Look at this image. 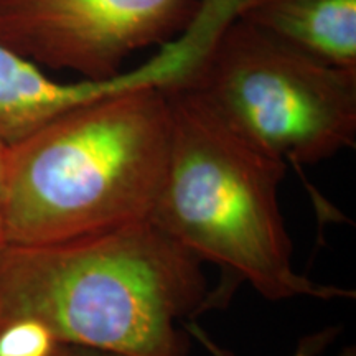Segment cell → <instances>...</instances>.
Here are the masks:
<instances>
[{
	"instance_id": "9c48e42d",
	"label": "cell",
	"mask_w": 356,
	"mask_h": 356,
	"mask_svg": "<svg viewBox=\"0 0 356 356\" xmlns=\"http://www.w3.org/2000/svg\"><path fill=\"white\" fill-rule=\"evenodd\" d=\"M185 332L188 333V337L195 338L200 345H203L204 348L210 351L211 356H234L229 350L218 345L216 341L195 322H186ZM338 335H340V327H327L323 328V330L309 333V335L300 338L296 353L292 356H320L333 343V341H335V338Z\"/></svg>"
},
{
	"instance_id": "3957f363",
	"label": "cell",
	"mask_w": 356,
	"mask_h": 356,
	"mask_svg": "<svg viewBox=\"0 0 356 356\" xmlns=\"http://www.w3.org/2000/svg\"><path fill=\"white\" fill-rule=\"evenodd\" d=\"M172 142L150 215L200 261L228 267L267 300L355 299L292 264V241L277 202L287 163L234 134L193 97L168 86Z\"/></svg>"
},
{
	"instance_id": "8fae6325",
	"label": "cell",
	"mask_w": 356,
	"mask_h": 356,
	"mask_svg": "<svg viewBox=\"0 0 356 356\" xmlns=\"http://www.w3.org/2000/svg\"><path fill=\"white\" fill-rule=\"evenodd\" d=\"M8 145L0 142V244H3V193H6V173H7Z\"/></svg>"
},
{
	"instance_id": "8992f818",
	"label": "cell",
	"mask_w": 356,
	"mask_h": 356,
	"mask_svg": "<svg viewBox=\"0 0 356 356\" xmlns=\"http://www.w3.org/2000/svg\"><path fill=\"white\" fill-rule=\"evenodd\" d=\"M162 76L160 65L149 60L104 81L58 83L0 44V142L17 144L65 111L129 89L157 86Z\"/></svg>"
},
{
	"instance_id": "30bf717a",
	"label": "cell",
	"mask_w": 356,
	"mask_h": 356,
	"mask_svg": "<svg viewBox=\"0 0 356 356\" xmlns=\"http://www.w3.org/2000/svg\"><path fill=\"white\" fill-rule=\"evenodd\" d=\"M50 356H126V355L114 353V351L91 348V346L58 343L55 348H53Z\"/></svg>"
},
{
	"instance_id": "7a4b0ae2",
	"label": "cell",
	"mask_w": 356,
	"mask_h": 356,
	"mask_svg": "<svg viewBox=\"0 0 356 356\" xmlns=\"http://www.w3.org/2000/svg\"><path fill=\"white\" fill-rule=\"evenodd\" d=\"M170 142V104L159 86L56 115L8 145L3 241L58 243L149 220Z\"/></svg>"
},
{
	"instance_id": "5b68a950",
	"label": "cell",
	"mask_w": 356,
	"mask_h": 356,
	"mask_svg": "<svg viewBox=\"0 0 356 356\" xmlns=\"http://www.w3.org/2000/svg\"><path fill=\"white\" fill-rule=\"evenodd\" d=\"M202 0H0V44L88 81L122 73L134 51L188 29Z\"/></svg>"
},
{
	"instance_id": "52a82bcc",
	"label": "cell",
	"mask_w": 356,
	"mask_h": 356,
	"mask_svg": "<svg viewBox=\"0 0 356 356\" xmlns=\"http://www.w3.org/2000/svg\"><path fill=\"white\" fill-rule=\"evenodd\" d=\"M238 17L323 63L356 68V0H251Z\"/></svg>"
},
{
	"instance_id": "ba28073f",
	"label": "cell",
	"mask_w": 356,
	"mask_h": 356,
	"mask_svg": "<svg viewBox=\"0 0 356 356\" xmlns=\"http://www.w3.org/2000/svg\"><path fill=\"white\" fill-rule=\"evenodd\" d=\"M58 341L35 323H10L0 328V356H50Z\"/></svg>"
},
{
	"instance_id": "6da1fadb",
	"label": "cell",
	"mask_w": 356,
	"mask_h": 356,
	"mask_svg": "<svg viewBox=\"0 0 356 356\" xmlns=\"http://www.w3.org/2000/svg\"><path fill=\"white\" fill-rule=\"evenodd\" d=\"M202 261L150 220L47 244H0V328L126 356H186L207 304Z\"/></svg>"
},
{
	"instance_id": "277c9868",
	"label": "cell",
	"mask_w": 356,
	"mask_h": 356,
	"mask_svg": "<svg viewBox=\"0 0 356 356\" xmlns=\"http://www.w3.org/2000/svg\"><path fill=\"white\" fill-rule=\"evenodd\" d=\"M175 86L287 165H315L355 145L356 68L323 63L239 17Z\"/></svg>"
}]
</instances>
